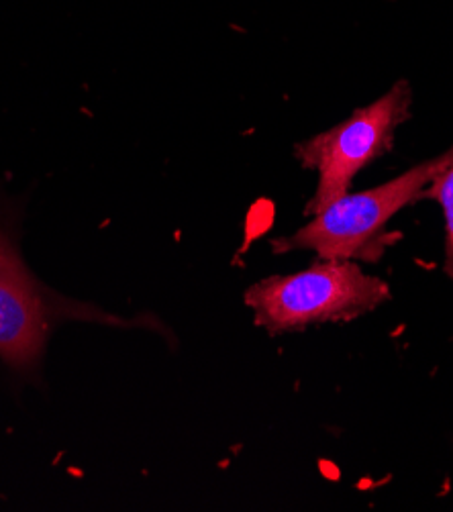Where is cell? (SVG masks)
Instances as JSON below:
<instances>
[{
    "label": "cell",
    "mask_w": 453,
    "mask_h": 512,
    "mask_svg": "<svg viewBox=\"0 0 453 512\" xmlns=\"http://www.w3.org/2000/svg\"><path fill=\"white\" fill-rule=\"evenodd\" d=\"M423 198H431L439 202L445 219V272L453 280V147L445 166L435 174L431 184L427 186Z\"/></svg>",
    "instance_id": "cell-5"
},
{
    "label": "cell",
    "mask_w": 453,
    "mask_h": 512,
    "mask_svg": "<svg viewBox=\"0 0 453 512\" xmlns=\"http://www.w3.org/2000/svg\"><path fill=\"white\" fill-rule=\"evenodd\" d=\"M449 151L417 164L376 188L345 194L317 213L296 233L274 241L276 253L313 251L319 260H345L358 264H378L388 247L400 235L388 223L423 198L435 174L445 166Z\"/></svg>",
    "instance_id": "cell-1"
},
{
    "label": "cell",
    "mask_w": 453,
    "mask_h": 512,
    "mask_svg": "<svg viewBox=\"0 0 453 512\" xmlns=\"http://www.w3.org/2000/svg\"><path fill=\"white\" fill-rule=\"evenodd\" d=\"M62 311L64 304L47 298L0 231V360L21 372L37 368Z\"/></svg>",
    "instance_id": "cell-4"
},
{
    "label": "cell",
    "mask_w": 453,
    "mask_h": 512,
    "mask_svg": "<svg viewBox=\"0 0 453 512\" xmlns=\"http://www.w3.org/2000/svg\"><path fill=\"white\" fill-rule=\"evenodd\" d=\"M392 298L390 286L358 262L317 260L307 270L270 276L245 290V304L270 335L347 323L374 313Z\"/></svg>",
    "instance_id": "cell-2"
},
{
    "label": "cell",
    "mask_w": 453,
    "mask_h": 512,
    "mask_svg": "<svg viewBox=\"0 0 453 512\" xmlns=\"http://www.w3.org/2000/svg\"><path fill=\"white\" fill-rule=\"evenodd\" d=\"M411 105V84L400 80L339 125L296 143L294 156L300 166L317 172V190L305 207L307 217L345 196L360 172L392 151L396 129L409 121Z\"/></svg>",
    "instance_id": "cell-3"
}]
</instances>
